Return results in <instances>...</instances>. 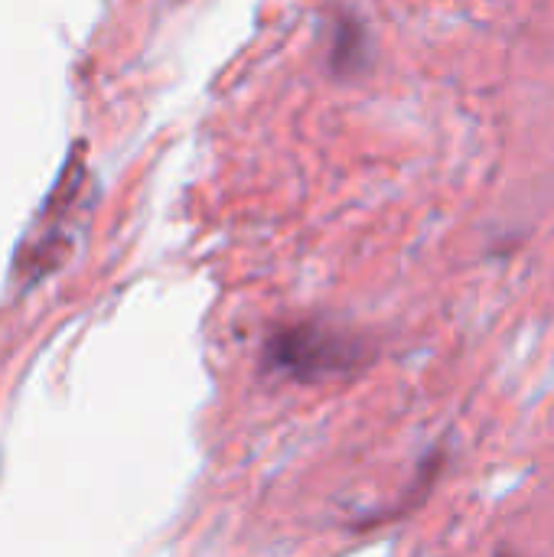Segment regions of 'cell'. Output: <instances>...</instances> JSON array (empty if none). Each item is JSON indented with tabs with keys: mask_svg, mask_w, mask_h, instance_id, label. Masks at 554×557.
I'll use <instances>...</instances> for the list:
<instances>
[{
	"mask_svg": "<svg viewBox=\"0 0 554 557\" xmlns=\"http://www.w3.org/2000/svg\"><path fill=\"white\" fill-rule=\"evenodd\" d=\"M366 362V346L323 323H291L264 343V366L294 382H323Z\"/></svg>",
	"mask_w": 554,
	"mask_h": 557,
	"instance_id": "cell-1",
	"label": "cell"
}]
</instances>
